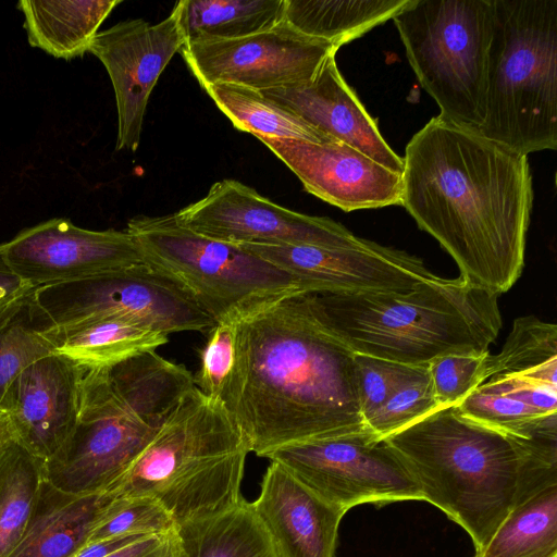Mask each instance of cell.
<instances>
[{
    "instance_id": "obj_1",
    "label": "cell",
    "mask_w": 557,
    "mask_h": 557,
    "mask_svg": "<svg viewBox=\"0 0 557 557\" xmlns=\"http://www.w3.org/2000/svg\"><path fill=\"white\" fill-rule=\"evenodd\" d=\"M401 206L468 284L499 296L522 274L533 206L528 156L441 115L406 146Z\"/></svg>"
},
{
    "instance_id": "obj_2",
    "label": "cell",
    "mask_w": 557,
    "mask_h": 557,
    "mask_svg": "<svg viewBox=\"0 0 557 557\" xmlns=\"http://www.w3.org/2000/svg\"><path fill=\"white\" fill-rule=\"evenodd\" d=\"M235 348L220 400L251 453L368 429L355 354L323 322L312 294H292L238 321Z\"/></svg>"
},
{
    "instance_id": "obj_3",
    "label": "cell",
    "mask_w": 557,
    "mask_h": 557,
    "mask_svg": "<svg viewBox=\"0 0 557 557\" xmlns=\"http://www.w3.org/2000/svg\"><path fill=\"white\" fill-rule=\"evenodd\" d=\"M417 480L422 500L471 537L475 552L509 511L557 484V424L503 431L441 407L385 437Z\"/></svg>"
},
{
    "instance_id": "obj_4",
    "label": "cell",
    "mask_w": 557,
    "mask_h": 557,
    "mask_svg": "<svg viewBox=\"0 0 557 557\" xmlns=\"http://www.w3.org/2000/svg\"><path fill=\"white\" fill-rule=\"evenodd\" d=\"M194 387L185 366L156 351L85 368L77 423L44 480L75 496L107 493Z\"/></svg>"
},
{
    "instance_id": "obj_5",
    "label": "cell",
    "mask_w": 557,
    "mask_h": 557,
    "mask_svg": "<svg viewBox=\"0 0 557 557\" xmlns=\"http://www.w3.org/2000/svg\"><path fill=\"white\" fill-rule=\"evenodd\" d=\"M323 322L354 354L423 366L447 355L483 356L498 337V296L461 277L401 293L312 294Z\"/></svg>"
},
{
    "instance_id": "obj_6",
    "label": "cell",
    "mask_w": 557,
    "mask_h": 557,
    "mask_svg": "<svg viewBox=\"0 0 557 557\" xmlns=\"http://www.w3.org/2000/svg\"><path fill=\"white\" fill-rule=\"evenodd\" d=\"M249 443L223 403L194 387L107 492L150 497L176 525L238 505Z\"/></svg>"
},
{
    "instance_id": "obj_7",
    "label": "cell",
    "mask_w": 557,
    "mask_h": 557,
    "mask_svg": "<svg viewBox=\"0 0 557 557\" xmlns=\"http://www.w3.org/2000/svg\"><path fill=\"white\" fill-rule=\"evenodd\" d=\"M481 136L521 154L557 148V0H491Z\"/></svg>"
},
{
    "instance_id": "obj_8",
    "label": "cell",
    "mask_w": 557,
    "mask_h": 557,
    "mask_svg": "<svg viewBox=\"0 0 557 557\" xmlns=\"http://www.w3.org/2000/svg\"><path fill=\"white\" fill-rule=\"evenodd\" d=\"M141 261L178 285L214 323L235 322L298 293L295 280L237 244L198 234L173 214L135 216Z\"/></svg>"
},
{
    "instance_id": "obj_9",
    "label": "cell",
    "mask_w": 557,
    "mask_h": 557,
    "mask_svg": "<svg viewBox=\"0 0 557 557\" xmlns=\"http://www.w3.org/2000/svg\"><path fill=\"white\" fill-rule=\"evenodd\" d=\"M440 115L478 132L484 119L491 0H410L393 18Z\"/></svg>"
},
{
    "instance_id": "obj_10",
    "label": "cell",
    "mask_w": 557,
    "mask_h": 557,
    "mask_svg": "<svg viewBox=\"0 0 557 557\" xmlns=\"http://www.w3.org/2000/svg\"><path fill=\"white\" fill-rule=\"evenodd\" d=\"M51 327L62 333L106 318H127L171 333L208 332L214 324L173 281L144 262L95 276L34 288Z\"/></svg>"
},
{
    "instance_id": "obj_11",
    "label": "cell",
    "mask_w": 557,
    "mask_h": 557,
    "mask_svg": "<svg viewBox=\"0 0 557 557\" xmlns=\"http://www.w3.org/2000/svg\"><path fill=\"white\" fill-rule=\"evenodd\" d=\"M264 458L345 511L366 503L422 500L406 462L385 438L369 429L290 443Z\"/></svg>"
},
{
    "instance_id": "obj_12",
    "label": "cell",
    "mask_w": 557,
    "mask_h": 557,
    "mask_svg": "<svg viewBox=\"0 0 557 557\" xmlns=\"http://www.w3.org/2000/svg\"><path fill=\"white\" fill-rule=\"evenodd\" d=\"M239 246L292 276L298 293H401L438 277L420 258L360 237L338 246Z\"/></svg>"
},
{
    "instance_id": "obj_13",
    "label": "cell",
    "mask_w": 557,
    "mask_h": 557,
    "mask_svg": "<svg viewBox=\"0 0 557 557\" xmlns=\"http://www.w3.org/2000/svg\"><path fill=\"white\" fill-rule=\"evenodd\" d=\"M337 50L283 20L240 38L187 41L180 52L201 87L225 83L264 91L310 81Z\"/></svg>"
},
{
    "instance_id": "obj_14",
    "label": "cell",
    "mask_w": 557,
    "mask_h": 557,
    "mask_svg": "<svg viewBox=\"0 0 557 557\" xmlns=\"http://www.w3.org/2000/svg\"><path fill=\"white\" fill-rule=\"evenodd\" d=\"M173 215L198 234L237 245L338 246L358 237L332 219L284 208L235 180L214 183Z\"/></svg>"
},
{
    "instance_id": "obj_15",
    "label": "cell",
    "mask_w": 557,
    "mask_h": 557,
    "mask_svg": "<svg viewBox=\"0 0 557 557\" xmlns=\"http://www.w3.org/2000/svg\"><path fill=\"white\" fill-rule=\"evenodd\" d=\"M186 42L176 13L157 24L143 18L98 32L88 52L104 65L117 110L116 150L136 151L147 104L160 75Z\"/></svg>"
},
{
    "instance_id": "obj_16",
    "label": "cell",
    "mask_w": 557,
    "mask_h": 557,
    "mask_svg": "<svg viewBox=\"0 0 557 557\" xmlns=\"http://www.w3.org/2000/svg\"><path fill=\"white\" fill-rule=\"evenodd\" d=\"M11 273L34 288L77 281L141 263L137 244L125 231H91L52 219L2 244Z\"/></svg>"
},
{
    "instance_id": "obj_17",
    "label": "cell",
    "mask_w": 557,
    "mask_h": 557,
    "mask_svg": "<svg viewBox=\"0 0 557 557\" xmlns=\"http://www.w3.org/2000/svg\"><path fill=\"white\" fill-rule=\"evenodd\" d=\"M257 138L292 170L308 193L343 211L401 206L403 174L345 143Z\"/></svg>"
},
{
    "instance_id": "obj_18",
    "label": "cell",
    "mask_w": 557,
    "mask_h": 557,
    "mask_svg": "<svg viewBox=\"0 0 557 557\" xmlns=\"http://www.w3.org/2000/svg\"><path fill=\"white\" fill-rule=\"evenodd\" d=\"M84 372L72 359L51 352L18 373L0 403L17 441L42 462L57 454L77 423Z\"/></svg>"
},
{
    "instance_id": "obj_19",
    "label": "cell",
    "mask_w": 557,
    "mask_h": 557,
    "mask_svg": "<svg viewBox=\"0 0 557 557\" xmlns=\"http://www.w3.org/2000/svg\"><path fill=\"white\" fill-rule=\"evenodd\" d=\"M261 92L326 136L403 174V158L385 141L376 122L343 78L335 54L326 58L310 81Z\"/></svg>"
},
{
    "instance_id": "obj_20",
    "label": "cell",
    "mask_w": 557,
    "mask_h": 557,
    "mask_svg": "<svg viewBox=\"0 0 557 557\" xmlns=\"http://www.w3.org/2000/svg\"><path fill=\"white\" fill-rule=\"evenodd\" d=\"M280 557H334L338 528L347 512L271 461L251 503Z\"/></svg>"
},
{
    "instance_id": "obj_21",
    "label": "cell",
    "mask_w": 557,
    "mask_h": 557,
    "mask_svg": "<svg viewBox=\"0 0 557 557\" xmlns=\"http://www.w3.org/2000/svg\"><path fill=\"white\" fill-rule=\"evenodd\" d=\"M557 326L534 315L515 320L497 355L485 357L481 376L524 395L544 413L557 412Z\"/></svg>"
},
{
    "instance_id": "obj_22",
    "label": "cell",
    "mask_w": 557,
    "mask_h": 557,
    "mask_svg": "<svg viewBox=\"0 0 557 557\" xmlns=\"http://www.w3.org/2000/svg\"><path fill=\"white\" fill-rule=\"evenodd\" d=\"M115 496H75L42 481L24 532L8 557H74L104 519Z\"/></svg>"
},
{
    "instance_id": "obj_23",
    "label": "cell",
    "mask_w": 557,
    "mask_h": 557,
    "mask_svg": "<svg viewBox=\"0 0 557 557\" xmlns=\"http://www.w3.org/2000/svg\"><path fill=\"white\" fill-rule=\"evenodd\" d=\"M121 0L33 1L17 3L32 47L71 60L88 52L100 25Z\"/></svg>"
},
{
    "instance_id": "obj_24",
    "label": "cell",
    "mask_w": 557,
    "mask_h": 557,
    "mask_svg": "<svg viewBox=\"0 0 557 557\" xmlns=\"http://www.w3.org/2000/svg\"><path fill=\"white\" fill-rule=\"evenodd\" d=\"M173 557H280L251 503L176 525Z\"/></svg>"
},
{
    "instance_id": "obj_25",
    "label": "cell",
    "mask_w": 557,
    "mask_h": 557,
    "mask_svg": "<svg viewBox=\"0 0 557 557\" xmlns=\"http://www.w3.org/2000/svg\"><path fill=\"white\" fill-rule=\"evenodd\" d=\"M54 352L83 368L108 367L169 342V335L127 318H106L62 333H50Z\"/></svg>"
},
{
    "instance_id": "obj_26",
    "label": "cell",
    "mask_w": 557,
    "mask_h": 557,
    "mask_svg": "<svg viewBox=\"0 0 557 557\" xmlns=\"http://www.w3.org/2000/svg\"><path fill=\"white\" fill-rule=\"evenodd\" d=\"M410 0H285L284 20L299 33L339 49L392 20Z\"/></svg>"
},
{
    "instance_id": "obj_27",
    "label": "cell",
    "mask_w": 557,
    "mask_h": 557,
    "mask_svg": "<svg viewBox=\"0 0 557 557\" xmlns=\"http://www.w3.org/2000/svg\"><path fill=\"white\" fill-rule=\"evenodd\" d=\"M284 5L285 0H181L173 11L187 42L270 29L284 20Z\"/></svg>"
},
{
    "instance_id": "obj_28",
    "label": "cell",
    "mask_w": 557,
    "mask_h": 557,
    "mask_svg": "<svg viewBox=\"0 0 557 557\" xmlns=\"http://www.w3.org/2000/svg\"><path fill=\"white\" fill-rule=\"evenodd\" d=\"M474 557H557V484L517 504Z\"/></svg>"
},
{
    "instance_id": "obj_29",
    "label": "cell",
    "mask_w": 557,
    "mask_h": 557,
    "mask_svg": "<svg viewBox=\"0 0 557 557\" xmlns=\"http://www.w3.org/2000/svg\"><path fill=\"white\" fill-rule=\"evenodd\" d=\"M233 125L258 137L331 143L335 139L315 129L292 111L248 87L215 83L202 86Z\"/></svg>"
},
{
    "instance_id": "obj_30",
    "label": "cell",
    "mask_w": 557,
    "mask_h": 557,
    "mask_svg": "<svg viewBox=\"0 0 557 557\" xmlns=\"http://www.w3.org/2000/svg\"><path fill=\"white\" fill-rule=\"evenodd\" d=\"M44 462L17 440L0 451V557L18 543L44 481Z\"/></svg>"
},
{
    "instance_id": "obj_31",
    "label": "cell",
    "mask_w": 557,
    "mask_h": 557,
    "mask_svg": "<svg viewBox=\"0 0 557 557\" xmlns=\"http://www.w3.org/2000/svg\"><path fill=\"white\" fill-rule=\"evenodd\" d=\"M33 290L0 319V403L18 373L54 352L51 325L35 304Z\"/></svg>"
},
{
    "instance_id": "obj_32",
    "label": "cell",
    "mask_w": 557,
    "mask_h": 557,
    "mask_svg": "<svg viewBox=\"0 0 557 557\" xmlns=\"http://www.w3.org/2000/svg\"><path fill=\"white\" fill-rule=\"evenodd\" d=\"M438 408L429 364L412 366L367 428L385 438Z\"/></svg>"
},
{
    "instance_id": "obj_33",
    "label": "cell",
    "mask_w": 557,
    "mask_h": 557,
    "mask_svg": "<svg viewBox=\"0 0 557 557\" xmlns=\"http://www.w3.org/2000/svg\"><path fill=\"white\" fill-rule=\"evenodd\" d=\"M176 529L166 509L150 497H115L104 519L91 531L88 544L134 534H162Z\"/></svg>"
},
{
    "instance_id": "obj_34",
    "label": "cell",
    "mask_w": 557,
    "mask_h": 557,
    "mask_svg": "<svg viewBox=\"0 0 557 557\" xmlns=\"http://www.w3.org/2000/svg\"><path fill=\"white\" fill-rule=\"evenodd\" d=\"M235 322H218L208 331L199 350V370L193 375L195 387L203 395L220 399L235 364Z\"/></svg>"
},
{
    "instance_id": "obj_35",
    "label": "cell",
    "mask_w": 557,
    "mask_h": 557,
    "mask_svg": "<svg viewBox=\"0 0 557 557\" xmlns=\"http://www.w3.org/2000/svg\"><path fill=\"white\" fill-rule=\"evenodd\" d=\"M355 362L359 406L367 425L412 366L358 354Z\"/></svg>"
},
{
    "instance_id": "obj_36",
    "label": "cell",
    "mask_w": 557,
    "mask_h": 557,
    "mask_svg": "<svg viewBox=\"0 0 557 557\" xmlns=\"http://www.w3.org/2000/svg\"><path fill=\"white\" fill-rule=\"evenodd\" d=\"M488 354L447 355L429 363L432 386L440 407L457 406L465 399L479 383Z\"/></svg>"
},
{
    "instance_id": "obj_37",
    "label": "cell",
    "mask_w": 557,
    "mask_h": 557,
    "mask_svg": "<svg viewBox=\"0 0 557 557\" xmlns=\"http://www.w3.org/2000/svg\"><path fill=\"white\" fill-rule=\"evenodd\" d=\"M175 530L145 536L106 557H173Z\"/></svg>"
},
{
    "instance_id": "obj_38",
    "label": "cell",
    "mask_w": 557,
    "mask_h": 557,
    "mask_svg": "<svg viewBox=\"0 0 557 557\" xmlns=\"http://www.w3.org/2000/svg\"><path fill=\"white\" fill-rule=\"evenodd\" d=\"M151 534H134L116 536L86 545L74 557H106L145 536Z\"/></svg>"
},
{
    "instance_id": "obj_39",
    "label": "cell",
    "mask_w": 557,
    "mask_h": 557,
    "mask_svg": "<svg viewBox=\"0 0 557 557\" xmlns=\"http://www.w3.org/2000/svg\"><path fill=\"white\" fill-rule=\"evenodd\" d=\"M15 440L17 436L10 416L0 410V451Z\"/></svg>"
},
{
    "instance_id": "obj_40",
    "label": "cell",
    "mask_w": 557,
    "mask_h": 557,
    "mask_svg": "<svg viewBox=\"0 0 557 557\" xmlns=\"http://www.w3.org/2000/svg\"><path fill=\"white\" fill-rule=\"evenodd\" d=\"M30 289H33V287L26 288L17 294L9 297L8 299L1 301L0 302V319L2 317H4L10 310H12Z\"/></svg>"
},
{
    "instance_id": "obj_41",
    "label": "cell",
    "mask_w": 557,
    "mask_h": 557,
    "mask_svg": "<svg viewBox=\"0 0 557 557\" xmlns=\"http://www.w3.org/2000/svg\"><path fill=\"white\" fill-rule=\"evenodd\" d=\"M14 276L8 268L2 256V244L0 245V278Z\"/></svg>"
}]
</instances>
